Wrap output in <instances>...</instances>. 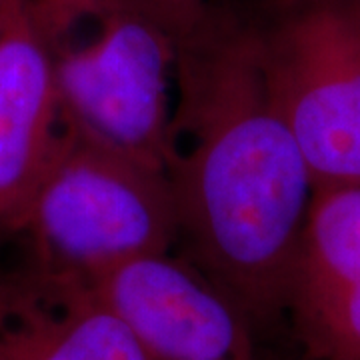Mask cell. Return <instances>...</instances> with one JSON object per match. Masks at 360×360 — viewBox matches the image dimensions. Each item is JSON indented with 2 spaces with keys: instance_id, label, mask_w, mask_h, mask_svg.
<instances>
[{
  "instance_id": "5b68a950",
  "label": "cell",
  "mask_w": 360,
  "mask_h": 360,
  "mask_svg": "<svg viewBox=\"0 0 360 360\" xmlns=\"http://www.w3.org/2000/svg\"><path fill=\"white\" fill-rule=\"evenodd\" d=\"M90 284L146 360H257L250 321L191 260L136 258Z\"/></svg>"
},
{
  "instance_id": "6da1fadb",
  "label": "cell",
  "mask_w": 360,
  "mask_h": 360,
  "mask_svg": "<svg viewBox=\"0 0 360 360\" xmlns=\"http://www.w3.org/2000/svg\"><path fill=\"white\" fill-rule=\"evenodd\" d=\"M168 179L193 264L246 319L290 309L314 182L250 14L208 6L176 44Z\"/></svg>"
},
{
  "instance_id": "277c9868",
  "label": "cell",
  "mask_w": 360,
  "mask_h": 360,
  "mask_svg": "<svg viewBox=\"0 0 360 360\" xmlns=\"http://www.w3.org/2000/svg\"><path fill=\"white\" fill-rule=\"evenodd\" d=\"M92 40L54 49L63 127L167 170L176 42L118 0H103Z\"/></svg>"
},
{
  "instance_id": "30bf717a",
  "label": "cell",
  "mask_w": 360,
  "mask_h": 360,
  "mask_svg": "<svg viewBox=\"0 0 360 360\" xmlns=\"http://www.w3.org/2000/svg\"><path fill=\"white\" fill-rule=\"evenodd\" d=\"M101 4L103 0H32L37 20L54 49L65 44L78 25L92 20Z\"/></svg>"
},
{
  "instance_id": "7a4b0ae2",
  "label": "cell",
  "mask_w": 360,
  "mask_h": 360,
  "mask_svg": "<svg viewBox=\"0 0 360 360\" xmlns=\"http://www.w3.org/2000/svg\"><path fill=\"white\" fill-rule=\"evenodd\" d=\"M34 269L92 283L130 260L168 255L180 240L167 170L63 127L16 231Z\"/></svg>"
},
{
  "instance_id": "ba28073f",
  "label": "cell",
  "mask_w": 360,
  "mask_h": 360,
  "mask_svg": "<svg viewBox=\"0 0 360 360\" xmlns=\"http://www.w3.org/2000/svg\"><path fill=\"white\" fill-rule=\"evenodd\" d=\"M0 360H146L94 284L30 269L0 283Z\"/></svg>"
},
{
  "instance_id": "3957f363",
  "label": "cell",
  "mask_w": 360,
  "mask_h": 360,
  "mask_svg": "<svg viewBox=\"0 0 360 360\" xmlns=\"http://www.w3.org/2000/svg\"><path fill=\"white\" fill-rule=\"evenodd\" d=\"M250 18L314 188L360 184V0H262Z\"/></svg>"
},
{
  "instance_id": "8992f818",
  "label": "cell",
  "mask_w": 360,
  "mask_h": 360,
  "mask_svg": "<svg viewBox=\"0 0 360 360\" xmlns=\"http://www.w3.org/2000/svg\"><path fill=\"white\" fill-rule=\"evenodd\" d=\"M60 132L54 46L32 0H0V231H16Z\"/></svg>"
},
{
  "instance_id": "52a82bcc",
  "label": "cell",
  "mask_w": 360,
  "mask_h": 360,
  "mask_svg": "<svg viewBox=\"0 0 360 360\" xmlns=\"http://www.w3.org/2000/svg\"><path fill=\"white\" fill-rule=\"evenodd\" d=\"M321 360H360V184L314 188L290 309Z\"/></svg>"
},
{
  "instance_id": "9c48e42d",
  "label": "cell",
  "mask_w": 360,
  "mask_h": 360,
  "mask_svg": "<svg viewBox=\"0 0 360 360\" xmlns=\"http://www.w3.org/2000/svg\"><path fill=\"white\" fill-rule=\"evenodd\" d=\"M165 28L179 44L202 22L208 13L206 0H118Z\"/></svg>"
}]
</instances>
